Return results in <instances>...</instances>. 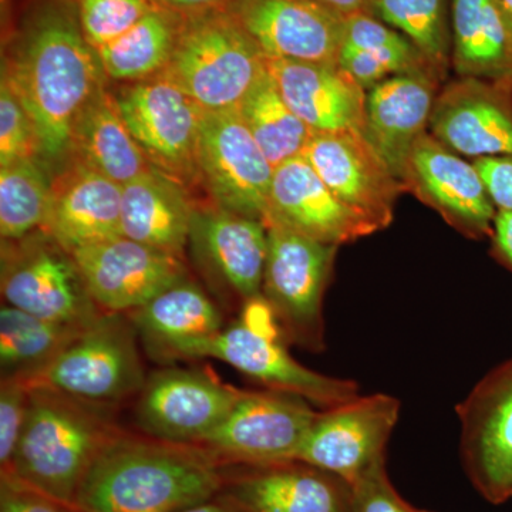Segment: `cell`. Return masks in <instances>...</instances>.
<instances>
[{
    "label": "cell",
    "instance_id": "1",
    "mask_svg": "<svg viewBox=\"0 0 512 512\" xmlns=\"http://www.w3.org/2000/svg\"><path fill=\"white\" fill-rule=\"evenodd\" d=\"M2 74L32 121L37 158L50 171L66 170L73 157L74 121L106 77L79 15L62 3L40 10L3 63Z\"/></svg>",
    "mask_w": 512,
    "mask_h": 512
},
{
    "label": "cell",
    "instance_id": "2",
    "mask_svg": "<svg viewBox=\"0 0 512 512\" xmlns=\"http://www.w3.org/2000/svg\"><path fill=\"white\" fill-rule=\"evenodd\" d=\"M217 457L198 444L138 439L117 431L87 470L74 500L80 512H175L221 490Z\"/></svg>",
    "mask_w": 512,
    "mask_h": 512
},
{
    "label": "cell",
    "instance_id": "3",
    "mask_svg": "<svg viewBox=\"0 0 512 512\" xmlns=\"http://www.w3.org/2000/svg\"><path fill=\"white\" fill-rule=\"evenodd\" d=\"M116 433L106 407L84 403L49 387L30 386L22 436L2 476L74 508L87 470Z\"/></svg>",
    "mask_w": 512,
    "mask_h": 512
},
{
    "label": "cell",
    "instance_id": "4",
    "mask_svg": "<svg viewBox=\"0 0 512 512\" xmlns=\"http://www.w3.org/2000/svg\"><path fill=\"white\" fill-rule=\"evenodd\" d=\"M268 70L266 57L225 10L184 16L163 72L202 110L238 109Z\"/></svg>",
    "mask_w": 512,
    "mask_h": 512
},
{
    "label": "cell",
    "instance_id": "5",
    "mask_svg": "<svg viewBox=\"0 0 512 512\" xmlns=\"http://www.w3.org/2000/svg\"><path fill=\"white\" fill-rule=\"evenodd\" d=\"M262 296L271 305L282 338L322 353L326 349L323 301L339 247L282 224H269Z\"/></svg>",
    "mask_w": 512,
    "mask_h": 512
},
{
    "label": "cell",
    "instance_id": "6",
    "mask_svg": "<svg viewBox=\"0 0 512 512\" xmlns=\"http://www.w3.org/2000/svg\"><path fill=\"white\" fill-rule=\"evenodd\" d=\"M136 333L126 313H101L29 384L109 409L146 383Z\"/></svg>",
    "mask_w": 512,
    "mask_h": 512
},
{
    "label": "cell",
    "instance_id": "7",
    "mask_svg": "<svg viewBox=\"0 0 512 512\" xmlns=\"http://www.w3.org/2000/svg\"><path fill=\"white\" fill-rule=\"evenodd\" d=\"M0 289L8 305L53 322L86 328L104 313L73 255L42 229L18 241H3Z\"/></svg>",
    "mask_w": 512,
    "mask_h": 512
},
{
    "label": "cell",
    "instance_id": "8",
    "mask_svg": "<svg viewBox=\"0 0 512 512\" xmlns=\"http://www.w3.org/2000/svg\"><path fill=\"white\" fill-rule=\"evenodd\" d=\"M160 356L220 360L268 390L301 397L323 410L360 394L355 380L323 375L303 366L288 352L284 339L256 335L239 320L208 338L177 343Z\"/></svg>",
    "mask_w": 512,
    "mask_h": 512
},
{
    "label": "cell",
    "instance_id": "9",
    "mask_svg": "<svg viewBox=\"0 0 512 512\" xmlns=\"http://www.w3.org/2000/svg\"><path fill=\"white\" fill-rule=\"evenodd\" d=\"M397 397L373 393L316 414L295 460L339 477L350 487L386 464V448L399 423Z\"/></svg>",
    "mask_w": 512,
    "mask_h": 512
},
{
    "label": "cell",
    "instance_id": "10",
    "mask_svg": "<svg viewBox=\"0 0 512 512\" xmlns=\"http://www.w3.org/2000/svg\"><path fill=\"white\" fill-rule=\"evenodd\" d=\"M197 170L217 207L266 225L275 168L238 109L204 110Z\"/></svg>",
    "mask_w": 512,
    "mask_h": 512
},
{
    "label": "cell",
    "instance_id": "11",
    "mask_svg": "<svg viewBox=\"0 0 512 512\" xmlns=\"http://www.w3.org/2000/svg\"><path fill=\"white\" fill-rule=\"evenodd\" d=\"M461 463L491 504L512 498V355L481 377L456 407Z\"/></svg>",
    "mask_w": 512,
    "mask_h": 512
},
{
    "label": "cell",
    "instance_id": "12",
    "mask_svg": "<svg viewBox=\"0 0 512 512\" xmlns=\"http://www.w3.org/2000/svg\"><path fill=\"white\" fill-rule=\"evenodd\" d=\"M114 97L131 136L154 167L177 180L198 175L204 110L190 96L157 74L124 87Z\"/></svg>",
    "mask_w": 512,
    "mask_h": 512
},
{
    "label": "cell",
    "instance_id": "13",
    "mask_svg": "<svg viewBox=\"0 0 512 512\" xmlns=\"http://www.w3.org/2000/svg\"><path fill=\"white\" fill-rule=\"evenodd\" d=\"M316 414L301 397L242 390L225 420L198 446L241 464L295 460Z\"/></svg>",
    "mask_w": 512,
    "mask_h": 512
},
{
    "label": "cell",
    "instance_id": "14",
    "mask_svg": "<svg viewBox=\"0 0 512 512\" xmlns=\"http://www.w3.org/2000/svg\"><path fill=\"white\" fill-rule=\"evenodd\" d=\"M241 392L201 370H158L138 393L137 424L153 439L200 444L225 420Z\"/></svg>",
    "mask_w": 512,
    "mask_h": 512
},
{
    "label": "cell",
    "instance_id": "15",
    "mask_svg": "<svg viewBox=\"0 0 512 512\" xmlns=\"http://www.w3.org/2000/svg\"><path fill=\"white\" fill-rule=\"evenodd\" d=\"M403 187L464 237L480 241L493 234L498 210L476 165L429 131L413 148Z\"/></svg>",
    "mask_w": 512,
    "mask_h": 512
},
{
    "label": "cell",
    "instance_id": "16",
    "mask_svg": "<svg viewBox=\"0 0 512 512\" xmlns=\"http://www.w3.org/2000/svg\"><path fill=\"white\" fill-rule=\"evenodd\" d=\"M93 301L103 312L131 313L185 279L180 256L119 237L72 252Z\"/></svg>",
    "mask_w": 512,
    "mask_h": 512
},
{
    "label": "cell",
    "instance_id": "17",
    "mask_svg": "<svg viewBox=\"0 0 512 512\" xmlns=\"http://www.w3.org/2000/svg\"><path fill=\"white\" fill-rule=\"evenodd\" d=\"M188 245L229 305L241 311L245 302L261 295L268 252L265 222L220 207L195 208Z\"/></svg>",
    "mask_w": 512,
    "mask_h": 512
},
{
    "label": "cell",
    "instance_id": "18",
    "mask_svg": "<svg viewBox=\"0 0 512 512\" xmlns=\"http://www.w3.org/2000/svg\"><path fill=\"white\" fill-rule=\"evenodd\" d=\"M429 133L460 156L512 158V84L450 80L434 100Z\"/></svg>",
    "mask_w": 512,
    "mask_h": 512
},
{
    "label": "cell",
    "instance_id": "19",
    "mask_svg": "<svg viewBox=\"0 0 512 512\" xmlns=\"http://www.w3.org/2000/svg\"><path fill=\"white\" fill-rule=\"evenodd\" d=\"M302 156L350 210L379 231L392 224L404 190L363 131L312 134Z\"/></svg>",
    "mask_w": 512,
    "mask_h": 512
},
{
    "label": "cell",
    "instance_id": "20",
    "mask_svg": "<svg viewBox=\"0 0 512 512\" xmlns=\"http://www.w3.org/2000/svg\"><path fill=\"white\" fill-rule=\"evenodd\" d=\"M227 10L266 59L338 64L346 18L313 0H232Z\"/></svg>",
    "mask_w": 512,
    "mask_h": 512
},
{
    "label": "cell",
    "instance_id": "21",
    "mask_svg": "<svg viewBox=\"0 0 512 512\" xmlns=\"http://www.w3.org/2000/svg\"><path fill=\"white\" fill-rule=\"evenodd\" d=\"M274 222L336 247L379 231L343 204L303 156L275 168L266 225Z\"/></svg>",
    "mask_w": 512,
    "mask_h": 512
},
{
    "label": "cell",
    "instance_id": "22",
    "mask_svg": "<svg viewBox=\"0 0 512 512\" xmlns=\"http://www.w3.org/2000/svg\"><path fill=\"white\" fill-rule=\"evenodd\" d=\"M279 93L313 134L363 131L367 92L336 63L266 59Z\"/></svg>",
    "mask_w": 512,
    "mask_h": 512
},
{
    "label": "cell",
    "instance_id": "23",
    "mask_svg": "<svg viewBox=\"0 0 512 512\" xmlns=\"http://www.w3.org/2000/svg\"><path fill=\"white\" fill-rule=\"evenodd\" d=\"M228 498L239 512H353L352 487L302 461L244 464Z\"/></svg>",
    "mask_w": 512,
    "mask_h": 512
},
{
    "label": "cell",
    "instance_id": "24",
    "mask_svg": "<svg viewBox=\"0 0 512 512\" xmlns=\"http://www.w3.org/2000/svg\"><path fill=\"white\" fill-rule=\"evenodd\" d=\"M440 87L433 76H396L367 92L365 136L402 187L413 148L429 131Z\"/></svg>",
    "mask_w": 512,
    "mask_h": 512
},
{
    "label": "cell",
    "instance_id": "25",
    "mask_svg": "<svg viewBox=\"0 0 512 512\" xmlns=\"http://www.w3.org/2000/svg\"><path fill=\"white\" fill-rule=\"evenodd\" d=\"M55 183L45 231L72 254L76 249L123 237L121 185L82 163Z\"/></svg>",
    "mask_w": 512,
    "mask_h": 512
},
{
    "label": "cell",
    "instance_id": "26",
    "mask_svg": "<svg viewBox=\"0 0 512 512\" xmlns=\"http://www.w3.org/2000/svg\"><path fill=\"white\" fill-rule=\"evenodd\" d=\"M194 211L177 178L154 165L121 185L123 237L167 254L183 255Z\"/></svg>",
    "mask_w": 512,
    "mask_h": 512
},
{
    "label": "cell",
    "instance_id": "27",
    "mask_svg": "<svg viewBox=\"0 0 512 512\" xmlns=\"http://www.w3.org/2000/svg\"><path fill=\"white\" fill-rule=\"evenodd\" d=\"M338 64L366 92L396 76L443 77L403 33L379 19L356 13L345 19Z\"/></svg>",
    "mask_w": 512,
    "mask_h": 512
},
{
    "label": "cell",
    "instance_id": "28",
    "mask_svg": "<svg viewBox=\"0 0 512 512\" xmlns=\"http://www.w3.org/2000/svg\"><path fill=\"white\" fill-rule=\"evenodd\" d=\"M77 163L124 185L146 173L150 161L131 136L114 94L104 82L80 110L73 126V156Z\"/></svg>",
    "mask_w": 512,
    "mask_h": 512
},
{
    "label": "cell",
    "instance_id": "29",
    "mask_svg": "<svg viewBox=\"0 0 512 512\" xmlns=\"http://www.w3.org/2000/svg\"><path fill=\"white\" fill-rule=\"evenodd\" d=\"M451 39L457 77L512 84L510 43L497 0H451Z\"/></svg>",
    "mask_w": 512,
    "mask_h": 512
},
{
    "label": "cell",
    "instance_id": "30",
    "mask_svg": "<svg viewBox=\"0 0 512 512\" xmlns=\"http://www.w3.org/2000/svg\"><path fill=\"white\" fill-rule=\"evenodd\" d=\"M130 319L156 355L177 343L208 338L224 329L220 308L187 278L131 312Z\"/></svg>",
    "mask_w": 512,
    "mask_h": 512
},
{
    "label": "cell",
    "instance_id": "31",
    "mask_svg": "<svg viewBox=\"0 0 512 512\" xmlns=\"http://www.w3.org/2000/svg\"><path fill=\"white\" fill-rule=\"evenodd\" d=\"M87 328V326H86ZM37 318L13 306L0 309V369L2 379L32 380L49 366L84 329Z\"/></svg>",
    "mask_w": 512,
    "mask_h": 512
},
{
    "label": "cell",
    "instance_id": "32",
    "mask_svg": "<svg viewBox=\"0 0 512 512\" xmlns=\"http://www.w3.org/2000/svg\"><path fill=\"white\" fill-rule=\"evenodd\" d=\"M178 26L173 12L158 8L119 39L99 47L96 53L106 77L140 82L163 72L173 55Z\"/></svg>",
    "mask_w": 512,
    "mask_h": 512
},
{
    "label": "cell",
    "instance_id": "33",
    "mask_svg": "<svg viewBox=\"0 0 512 512\" xmlns=\"http://www.w3.org/2000/svg\"><path fill=\"white\" fill-rule=\"evenodd\" d=\"M39 158H23L0 167V235L18 241L45 228L55 183Z\"/></svg>",
    "mask_w": 512,
    "mask_h": 512
},
{
    "label": "cell",
    "instance_id": "34",
    "mask_svg": "<svg viewBox=\"0 0 512 512\" xmlns=\"http://www.w3.org/2000/svg\"><path fill=\"white\" fill-rule=\"evenodd\" d=\"M252 137L274 168L302 156L312 131L286 104L266 70L238 107Z\"/></svg>",
    "mask_w": 512,
    "mask_h": 512
},
{
    "label": "cell",
    "instance_id": "35",
    "mask_svg": "<svg viewBox=\"0 0 512 512\" xmlns=\"http://www.w3.org/2000/svg\"><path fill=\"white\" fill-rule=\"evenodd\" d=\"M367 15L403 33L444 80L451 69V0H372Z\"/></svg>",
    "mask_w": 512,
    "mask_h": 512
},
{
    "label": "cell",
    "instance_id": "36",
    "mask_svg": "<svg viewBox=\"0 0 512 512\" xmlns=\"http://www.w3.org/2000/svg\"><path fill=\"white\" fill-rule=\"evenodd\" d=\"M158 8L153 0H79L77 15L84 37L97 50Z\"/></svg>",
    "mask_w": 512,
    "mask_h": 512
},
{
    "label": "cell",
    "instance_id": "37",
    "mask_svg": "<svg viewBox=\"0 0 512 512\" xmlns=\"http://www.w3.org/2000/svg\"><path fill=\"white\" fill-rule=\"evenodd\" d=\"M37 158L35 130L25 107L2 74L0 80V167Z\"/></svg>",
    "mask_w": 512,
    "mask_h": 512
},
{
    "label": "cell",
    "instance_id": "38",
    "mask_svg": "<svg viewBox=\"0 0 512 512\" xmlns=\"http://www.w3.org/2000/svg\"><path fill=\"white\" fill-rule=\"evenodd\" d=\"M30 384L20 377H6L0 383V466L8 470L15 456L26 413H28Z\"/></svg>",
    "mask_w": 512,
    "mask_h": 512
},
{
    "label": "cell",
    "instance_id": "39",
    "mask_svg": "<svg viewBox=\"0 0 512 512\" xmlns=\"http://www.w3.org/2000/svg\"><path fill=\"white\" fill-rule=\"evenodd\" d=\"M353 512H430L407 503L387 476L386 464L353 485Z\"/></svg>",
    "mask_w": 512,
    "mask_h": 512
},
{
    "label": "cell",
    "instance_id": "40",
    "mask_svg": "<svg viewBox=\"0 0 512 512\" xmlns=\"http://www.w3.org/2000/svg\"><path fill=\"white\" fill-rule=\"evenodd\" d=\"M69 505L59 503L10 477L2 476L0 512H69Z\"/></svg>",
    "mask_w": 512,
    "mask_h": 512
},
{
    "label": "cell",
    "instance_id": "41",
    "mask_svg": "<svg viewBox=\"0 0 512 512\" xmlns=\"http://www.w3.org/2000/svg\"><path fill=\"white\" fill-rule=\"evenodd\" d=\"M497 210L512 212V158L484 157L473 161Z\"/></svg>",
    "mask_w": 512,
    "mask_h": 512
},
{
    "label": "cell",
    "instance_id": "42",
    "mask_svg": "<svg viewBox=\"0 0 512 512\" xmlns=\"http://www.w3.org/2000/svg\"><path fill=\"white\" fill-rule=\"evenodd\" d=\"M238 319L245 328L256 333V335L271 339H284L281 335V329L276 323L275 313L268 301L262 296V293L242 305Z\"/></svg>",
    "mask_w": 512,
    "mask_h": 512
},
{
    "label": "cell",
    "instance_id": "43",
    "mask_svg": "<svg viewBox=\"0 0 512 512\" xmlns=\"http://www.w3.org/2000/svg\"><path fill=\"white\" fill-rule=\"evenodd\" d=\"M491 255L512 271V212L498 210L490 237Z\"/></svg>",
    "mask_w": 512,
    "mask_h": 512
},
{
    "label": "cell",
    "instance_id": "44",
    "mask_svg": "<svg viewBox=\"0 0 512 512\" xmlns=\"http://www.w3.org/2000/svg\"><path fill=\"white\" fill-rule=\"evenodd\" d=\"M156 5L165 10L180 15L191 16L198 13L212 12V10H225L232 0H153Z\"/></svg>",
    "mask_w": 512,
    "mask_h": 512
},
{
    "label": "cell",
    "instance_id": "45",
    "mask_svg": "<svg viewBox=\"0 0 512 512\" xmlns=\"http://www.w3.org/2000/svg\"><path fill=\"white\" fill-rule=\"evenodd\" d=\"M313 2L333 10L343 18H349V16L356 15V13L369 12L372 0H313Z\"/></svg>",
    "mask_w": 512,
    "mask_h": 512
},
{
    "label": "cell",
    "instance_id": "46",
    "mask_svg": "<svg viewBox=\"0 0 512 512\" xmlns=\"http://www.w3.org/2000/svg\"><path fill=\"white\" fill-rule=\"evenodd\" d=\"M500 6L501 15H503L505 30H507L508 43H510V52L512 59V0H497Z\"/></svg>",
    "mask_w": 512,
    "mask_h": 512
},
{
    "label": "cell",
    "instance_id": "47",
    "mask_svg": "<svg viewBox=\"0 0 512 512\" xmlns=\"http://www.w3.org/2000/svg\"><path fill=\"white\" fill-rule=\"evenodd\" d=\"M175 512H231V511H229L228 508L221 507V505L210 504L207 501V503L194 505V507L184 508V510L175 511Z\"/></svg>",
    "mask_w": 512,
    "mask_h": 512
}]
</instances>
